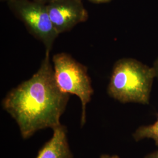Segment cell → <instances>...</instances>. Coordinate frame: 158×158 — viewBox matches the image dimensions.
Returning a JSON list of instances; mask_svg holds the SVG:
<instances>
[{"label":"cell","instance_id":"6da1fadb","mask_svg":"<svg viewBox=\"0 0 158 158\" xmlns=\"http://www.w3.org/2000/svg\"><path fill=\"white\" fill-rule=\"evenodd\" d=\"M50 52L46 51L38 70L30 79L12 89L2 102L3 109L15 119L23 139L40 130L61 125L60 117L69 94L57 85Z\"/></svg>","mask_w":158,"mask_h":158},{"label":"cell","instance_id":"7a4b0ae2","mask_svg":"<svg viewBox=\"0 0 158 158\" xmlns=\"http://www.w3.org/2000/svg\"><path fill=\"white\" fill-rule=\"evenodd\" d=\"M155 70L132 58L115 63L108 85V95L123 103H149Z\"/></svg>","mask_w":158,"mask_h":158},{"label":"cell","instance_id":"3957f363","mask_svg":"<svg viewBox=\"0 0 158 158\" xmlns=\"http://www.w3.org/2000/svg\"><path fill=\"white\" fill-rule=\"evenodd\" d=\"M53 71L57 85L63 92L77 96L81 102V127L85 123L86 106L94 90L87 68L70 55L59 53L53 56Z\"/></svg>","mask_w":158,"mask_h":158},{"label":"cell","instance_id":"277c9868","mask_svg":"<svg viewBox=\"0 0 158 158\" xmlns=\"http://www.w3.org/2000/svg\"><path fill=\"white\" fill-rule=\"evenodd\" d=\"M11 11L21 21L32 36L42 42L46 51L51 52L59 34L54 28L46 5L30 0H9Z\"/></svg>","mask_w":158,"mask_h":158},{"label":"cell","instance_id":"5b68a950","mask_svg":"<svg viewBox=\"0 0 158 158\" xmlns=\"http://www.w3.org/2000/svg\"><path fill=\"white\" fill-rule=\"evenodd\" d=\"M52 23L59 34L70 31L87 20L89 14L82 0H55L46 5Z\"/></svg>","mask_w":158,"mask_h":158},{"label":"cell","instance_id":"8992f818","mask_svg":"<svg viewBox=\"0 0 158 158\" xmlns=\"http://www.w3.org/2000/svg\"><path fill=\"white\" fill-rule=\"evenodd\" d=\"M51 139L40 150L36 158H73L68 143L66 128L60 125L53 129Z\"/></svg>","mask_w":158,"mask_h":158},{"label":"cell","instance_id":"52a82bcc","mask_svg":"<svg viewBox=\"0 0 158 158\" xmlns=\"http://www.w3.org/2000/svg\"><path fill=\"white\" fill-rule=\"evenodd\" d=\"M133 137L136 141L145 138L152 139L158 146V118L153 124L139 127L134 133Z\"/></svg>","mask_w":158,"mask_h":158},{"label":"cell","instance_id":"ba28073f","mask_svg":"<svg viewBox=\"0 0 158 158\" xmlns=\"http://www.w3.org/2000/svg\"><path fill=\"white\" fill-rule=\"evenodd\" d=\"M153 68H154V69L155 70L156 77H157V79H158V58L156 59V60H155V62H154Z\"/></svg>","mask_w":158,"mask_h":158},{"label":"cell","instance_id":"9c48e42d","mask_svg":"<svg viewBox=\"0 0 158 158\" xmlns=\"http://www.w3.org/2000/svg\"><path fill=\"white\" fill-rule=\"evenodd\" d=\"M34 1H35L36 2H38V3H40V4H45V5H47L49 3H50L51 2L55 1V0H32Z\"/></svg>","mask_w":158,"mask_h":158},{"label":"cell","instance_id":"30bf717a","mask_svg":"<svg viewBox=\"0 0 158 158\" xmlns=\"http://www.w3.org/2000/svg\"><path fill=\"white\" fill-rule=\"evenodd\" d=\"M145 158H158V151L147 155Z\"/></svg>","mask_w":158,"mask_h":158},{"label":"cell","instance_id":"8fae6325","mask_svg":"<svg viewBox=\"0 0 158 158\" xmlns=\"http://www.w3.org/2000/svg\"><path fill=\"white\" fill-rule=\"evenodd\" d=\"M91 2L96 3V4H102V3H107L111 0H89Z\"/></svg>","mask_w":158,"mask_h":158},{"label":"cell","instance_id":"7c38bea8","mask_svg":"<svg viewBox=\"0 0 158 158\" xmlns=\"http://www.w3.org/2000/svg\"><path fill=\"white\" fill-rule=\"evenodd\" d=\"M100 158H119L117 155H113V156H110V155H102Z\"/></svg>","mask_w":158,"mask_h":158},{"label":"cell","instance_id":"4fadbf2b","mask_svg":"<svg viewBox=\"0 0 158 158\" xmlns=\"http://www.w3.org/2000/svg\"><path fill=\"white\" fill-rule=\"evenodd\" d=\"M8 1H9V0H1V1H6V2H7Z\"/></svg>","mask_w":158,"mask_h":158}]
</instances>
